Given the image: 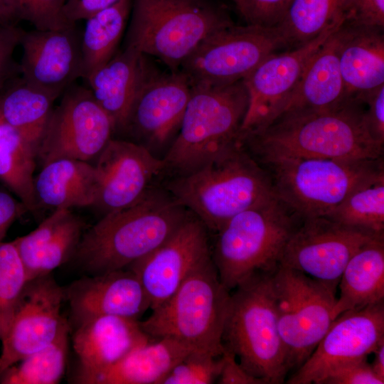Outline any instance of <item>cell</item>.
I'll use <instances>...</instances> for the list:
<instances>
[{"instance_id": "7a4b0ae2", "label": "cell", "mask_w": 384, "mask_h": 384, "mask_svg": "<svg viewBox=\"0 0 384 384\" xmlns=\"http://www.w3.org/2000/svg\"><path fill=\"white\" fill-rule=\"evenodd\" d=\"M189 213L166 190L150 188L83 232L73 257L89 275L127 269L164 243Z\"/></svg>"}, {"instance_id": "277c9868", "label": "cell", "mask_w": 384, "mask_h": 384, "mask_svg": "<svg viewBox=\"0 0 384 384\" xmlns=\"http://www.w3.org/2000/svg\"><path fill=\"white\" fill-rule=\"evenodd\" d=\"M299 220L273 194L225 223L211 248L224 286L230 291L255 274L274 272Z\"/></svg>"}, {"instance_id": "d590c367", "label": "cell", "mask_w": 384, "mask_h": 384, "mask_svg": "<svg viewBox=\"0 0 384 384\" xmlns=\"http://www.w3.org/2000/svg\"><path fill=\"white\" fill-rule=\"evenodd\" d=\"M13 241L0 242V340L4 336L28 282Z\"/></svg>"}, {"instance_id": "8d00e7d4", "label": "cell", "mask_w": 384, "mask_h": 384, "mask_svg": "<svg viewBox=\"0 0 384 384\" xmlns=\"http://www.w3.org/2000/svg\"><path fill=\"white\" fill-rule=\"evenodd\" d=\"M222 366V356L193 351L171 369L161 384H210L218 380Z\"/></svg>"}, {"instance_id": "ee69618b", "label": "cell", "mask_w": 384, "mask_h": 384, "mask_svg": "<svg viewBox=\"0 0 384 384\" xmlns=\"http://www.w3.org/2000/svg\"><path fill=\"white\" fill-rule=\"evenodd\" d=\"M223 366L218 378L220 384H263L249 374L238 363L235 355L225 349L222 354Z\"/></svg>"}, {"instance_id": "4dcf8cb0", "label": "cell", "mask_w": 384, "mask_h": 384, "mask_svg": "<svg viewBox=\"0 0 384 384\" xmlns=\"http://www.w3.org/2000/svg\"><path fill=\"white\" fill-rule=\"evenodd\" d=\"M0 91V114L34 145L40 140L57 99L22 78L6 84Z\"/></svg>"}, {"instance_id": "ab89813d", "label": "cell", "mask_w": 384, "mask_h": 384, "mask_svg": "<svg viewBox=\"0 0 384 384\" xmlns=\"http://www.w3.org/2000/svg\"><path fill=\"white\" fill-rule=\"evenodd\" d=\"M367 357L342 363L326 373L317 384H383Z\"/></svg>"}, {"instance_id": "f546056e", "label": "cell", "mask_w": 384, "mask_h": 384, "mask_svg": "<svg viewBox=\"0 0 384 384\" xmlns=\"http://www.w3.org/2000/svg\"><path fill=\"white\" fill-rule=\"evenodd\" d=\"M36 159L34 145L0 114V181L34 214L40 208L33 188Z\"/></svg>"}, {"instance_id": "6da1fadb", "label": "cell", "mask_w": 384, "mask_h": 384, "mask_svg": "<svg viewBox=\"0 0 384 384\" xmlns=\"http://www.w3.org/2000/svg\"><path fill=\"white\" fill-rule=\"evenodd\" d=\"M365 110L364 102L350 98L327 109L287 112L239 139L256 161L265 164L290 158H383V145L372 137Z\"/></svg>"}, {"instance_id": "4316f807", "label": "cell", "mask_w": 384, "mask_h": 384, "mask_svg": "<svg viewBox=\"0 0 384 384\" xmlns=\"http://www.w3.org/2000/svg\"><path fill=\"white\" fill-rule=\"evenodd\" d=\"M334 33L311 56L279 114L295 110L327 109L350 99L346 97L340 71Z\"/></svg>"}, {"instance_id": "bcb514c9", "label": "cell", "mask_w": 384, "mask_h": 384, "mask_svg": "<svg viewBox=\"0 0 384 384\" xmlns=\"http://www.w3.org/2000/svg\"><path fill=\"white\" fill-rule=\"evenodd\" d=\"M25 206L10 193L0 189V242L12 223L24 212Z\"/></svg>"}, {"instance_id": "74e56055", "label": "cell", "mask_w": 384, "mask_h": 384, "mask_svg": "<svg viewBox=\"0 0 384 384\" xmlns=\"http://www.w3.org/2000/svg\"><path fill=\"white\" fill-rule=\"evenodd\" d=\"M20 20L32 23L37 30H56L75 25L65 13L66 0H14Z\"/></svg>"}, {"instance_id": "8fae6325", "label": "cell", "mask_w": 384, "mask_h": 384, "mask_svg": "<svg viewBox=\"0 0 384 384\" xmlns=\"http://www.w3.org/2000/svg\"><path fill=\"white\" fill-rule=\"evenodd\" d=\"M286 48L277 27L233 24L206 38L178 71L191 87L242 81L263 60Z\"/></svg>"}, {"instance_id": "5b68a950", "label": "cell", "mask_w": 384, "mask_h": 384, "mask_svg": "<svg viewBox=\"0 0 384 384\" xmlns=\"http://www.w3.org/2000/svg\"><path fill=\"white\" fill-rule=\"evenodd\" d=\"M233 24L215 0H132L124 47L178 71L206 38Z\"/></svg>"}, {"instance_id": "603a6c76", "label": "cell", "mask_w": 384, "mask_h": 384, "mask_svg": "<svg viewBox=\"0 0 384 384\" xmlns=\"http://www.w3.org/2000/svg\"><path fill=\"white\" fill-rule=\"evenodd\" d=\"M83 229L82 220L70 209H56L35 230L13 240L28 280L50 274L73 257Z\"/></svg>"}, {"instance_id": "d4e9b609", "label": "cell", "mask_w": 384, "mask_h": 384, "mask_svg": "<svg viewBox=\"0 0 384 384\" xmlns=\"http://www.w3.org/2000/svg\"><path fill=\"white\" fill-rule=\"evenodd\" d=\"M148 56L124 47L85 80L95 100L110 119L114 132H122Z\"/></svg>"}, {"instance_id": "d6a6232c", "label": "cell", "mask_w": 384, "mask_h": 384, "mask_svg": "<svg viewBox=\"0 0 384 384\" xmlns=\"http://www.w3.org/2000/svg\"><path fill=\"white\" fill-rule=\"evenodd\" d=\"M348 0H293L276 26L286 48L302 46L329 28L342 25Z\"/></svg>"}, {"instance_id": "83f0119b", "label": "cell", "mask_w": 384, "mask_h": 384, "mask_svg": "<svg viewBox=\"0 0 384 384\" xmlns=\"http://www.w3.org/2000/svg\"><path fill=\"white\" fill-rule=\"evenodd\" d=\"M193 351L171 338H151L98 375L92 384H161L171 369Z\"/></svg>"}, {"instance_id": "ac0fdd59", "label": "cell", "mask_w": 384, "mask_h": 384, "mask_svg": "<svg viewBox=\"0 0 384 384\" xmlns=\"http://www.w3.org/2000/svg\"><path fill=\"white\" fill-rule=\"evenodd\" d=\"M384 339V302L340 314L289 384H317L334 367L368 357Z\"/></svg>"}, {"instance_id": "5bb4252c", "label": "cell", "mask_w": 384, "mask_h": 384, "mask_svg": "<svg viewBox=\"0 0 384 384\" xmlns=\"http://www.w3.org/2000/svg\"><path fill=\"white\" fill-rule=\"evenodd\" d=\"M301 220L285 245L280 265L302 272L335 292L351 257L373 238L384 235L324 216Z\"/></svg>"}, {"instance_id": "44dd1931", "label": "cell", "mask_w": 384, "mask_h": 384, "mask_svg": "<svg viewBox=\"0 0 384 384\" xmlns=\"http://www.w3.org/2000/svg\"><path fill=\"white\" fill-rule=\"evenodd\" d=\"M151 338L139 320L126 317L100 315L77 323L73 334L79 361L75 382L92 384L98 375Z\"/></svg>"}, {"instance_id": "e0dca14e", "label": "cell", "mask_w": 384, "mask_h": 384, "mask_svg": "<svg viewBox=\"0 0 384 384\" xmlns=\"http://www.w3.org/2000/svg\"><path fill=\"white\" fill-rule=\"evenodd\" d=\"M208 230L190 212L164 243L127 268L138 277L151 310L171 297L193 270L212 257Z\"/></svg>"}, {"instance_id": "b9f144b4", "label": "cell", "mask_w": 384, "mask_h": 384, "mask_svg": "<svg viewBox=\"0 0 384 384\" xmlns=\"http://www.w3.org/2000/svg\"><path fill=\"white\" fill-rule=\"evenodd\" d=\"M365 104L366 120L372 137L384 144V85L360 96Z\"/></svg>"}, {"instance_id": "f35d334b", "label": "cell", "mask_w": 384, "mask_h": 384, "mask_svg": "<svg viewBox=\"0 0 384 384\" xmlns=\"http://www.w3.org/2000/svg\"><path fill=\"white\" fill-rule=\"evenodd\" d=\"M293 0H235L236 7L246 24L276 27Z\"/></svg>"}, {"instance_id": "9a60e30c", "label": "cell", "mask_w": 384, "mask_h": 384, "mask_svg": "<svg viewBox=\"0 0 384 384\" xmlns=\"http://www.w3.org/2000/svg\"><path fill=\"white\" fill-rule=\"evenodd\" d=\"M340 26L302 46L270 55L242 80L248 105L238 137L265 127L279 114L311 56Z\"/></svg>"}, {"instance_id": "52a82bcc", "label": "cell", "mask_w": 384, "mask_h": 384, "mask_svg": "<svg viewBox=\"0 0 384 384\" xmlns=\"http://www.w3.org/2000/svg\"><path fill=\"white\" fill-rule=\"evenodd\" d=\"M271 274H255L234 289L222 340L225 349L249 374L263 384H280L289 370L278 330Z\"/></svg>"}, {"instance_id": "9c48e42d", "label": "cell", "mask_w": 384, "mask_h": 384, "mask_svg": "<svg viewBox=\"0 0 384 384\" xmlns=\"http://www.w3.org/2000/svg\"><path fill=\"white\" fill-rule=\"evenodd\" d=\"M275 196L301 219L326 216L359 183L383 168V158H290L270 161Z\"/></svg>"}, {"instance_id": "1f68e13d", "label": "cell", "mask_w": 384, "mask_h": 384, "mask_svg": "<svg viewBox=\"0 0 384 384\" xmlns=\"http://www.w3.org/2000/svg\"><path fill=\"white\" fill-rule=\"evenodd\" d=\"M132 4V0H119L85 20V27L81 33L82 78L85 79L118 51Z\"/></svg>"}, {"instance_id": "7bdbcfd3", "label": "cell", "mask_w": 384, "mask_h": 384, "mask_svg": "<svg viewBox=\"0 0 384 384\" xmlns=\"http://www.w3.org/2000/svg\"><path fill=\"white\" fill-rule=\"evenodd\" d=\"M24 31L16 25L0 27V91L14 68L13 54L20 45Z\"/></svg>"}, {"instance_id": "681fc988", "label": "cell", "mask_w": 384, "mask_h": 384, "mask_svg": "<svg viewBox=\"0 0 384 384\" xmlns=\"http://www.w3.org/2000/svg\"><path fill=\"white\" fill-rule=\"evenodd\" d=\"M233 1H235V0H233Z\"/></svg>"}, {"instance_id": "c3c4849f", "label": "cell", "mask_w": 384, "mask_h": 384, "mask_svg": "<svg viewBox=\"0 0 384 384\" xmlns=\"http://www.w3.org/2000/svg\"><path fill=\"white\" fill-rule=\"evenodd\" d=\"M374 359L371 364L374 373L384 380V339L380 341L373 351Z\"/></svg>"}, {"instance_id": "4fadbf2b", "label": "cell", "mask_w": 384, "mask_h": 384, "mask_svg": "<svg viewBox=\"0 0 384 384\" xmlns=\"http://www.w3.org/2000/svg\"><path fill=\"white\" fill-rule=\"evenodd\" d=\"M112 123L90 89L73 84L53 110L39 142L42 164L60 158L90 162L112 139Z\"/></svg>"}, {"instance_id": "7402d4cb", "label": "cell", "mask_w": 384, "mask_h": 384, "mask_svg": "<svg viewBox=\"0 0 384 384\" xmlns=\"http://www.w3.org/2000/svg\"><path fill=\"white\" fill-rule=\"evenodd\" d=\"M75 323L95 316L139 320L150 302L137 274L129 269L89 275L64 288Z\"/></svg>"}, {"instance_id": "7c38bea8", "label": "cell", "mask_w": 384, "mask_h": 384, "mask_svg": "<svg viewBox=\"0 0 384 384\" xmlns=\"http://www.w3.org/2000/svg\"><path fill=\"white\" fill-rule=\"evenodd\" d=\"M191 91L180 71L163 72L148 60L122 132L156 156V151H167L178 132Z\"/></svg>"}, {"instance_id": "2e32d148", "label": "cell", "mask_w": 384, "mask_h": 384, "mask_svg": "<svg viewBox=\"0 0 384 384\" xmlns=\"http://www.w3.org/2000/svg\"><path fill=\"white\" fill-rule=\"evenodd\" d=\"M64 288L50 274L29 280L1 339L0 375L50 344L67 321L60 314Z\"/></svg>"}, {"instance_id": "d6986e66", "label": "cell", "mask_w": 384, "mask_h": 384, "mask_svg": "<svg viewBox=\"0 0 384 384\" xmlns=\"http://www.w3.org/2000/svg\"><path fill=\"white\" fill-rule=\"evenodd\" d=\"M96 160L98 191L93 207L102 215L139 201L164 169L162 158L125 139L112 138Z\"/></svg>"}, {"instance_id": "f6af8a7d", "label": "cell", "mask_w": 384, "mask_h": 384, "mask_svg": "<svg viewBox=\"0 0 384 384\" xmlns=\"http://www.w3.org/2000/svg\"><path fill=\"white\" fill-rule=\"evenodd\" d=\"M119 0H66L64 13L73 23L86 20L97 12L106 9Z\"/></svg>"}, {"instance_id": "ba28073f", "label": "cell", "mask_w": 384, "mask_h": 384, "mask_svg": "<svg viewBox=\"0 0 384 384\" xmlns=\"http://www.w3.org/2000/svg\"><path fill=\"white\" fill-rule=\"evenodd\" d=\"M247 105L243 81L191 87L178 132L162 158L164 171L191 172L236 142Z\"/></svg>"}, {"instance_id": "3957f363", "label": "cell", "mask_w": 384, "mask_h": 384, "mask_svg": "<svg viewBox=\"0 0 384 384\" xmlns=\"http://www.w3.org/2000/svg\"><path fill=\"white\" fill-rule=\"evenodd\" d=\"M166 190L215 233L238 213L274 194L270 176L239 139L196 169L174 176Z\"/></svg>"}, {"instance_id": "484cf974", "label": "cell", "mask_w": 384, "mask_h": 384, "mask_svg": "<svg viewBox=\"0 0 384 384\" xmlns=\"http://www.w3.org/2000/svg\"><path fill=\"white\" fill-rule=\"evenodd\" d=\"M35 197L39 206L56 209L93 206L98 177L94 164L60 158L44 164L34 176Z\"/></svg>"}, {"instance_id": "60d3db41", "label": "cell", "mask_w": 384, "mask_h": 384, "mask_svg": "<svg viewBox=\"0 0 384 384\" xmlns=\"http://www.w3.org/2000/svg\"><path fill=\"white\" fill-rule=\"evenodd\" d=\"M346 23L384 29V0H348Z\"/></svg>"}, {"instance_id": "cb8c5ba5", "label": "cell", "mask_w": 384, "mask_h": 384, "mask_svg": "<svg viewBox=\"0 0 384 384\" xmlns=\"http://www.w3.org/2000/svg\"><path fill=\"white\" fill-rule=\"evenodd\" d=\"M334 34L347 98L384 85L383 30L343 23Z\"/></svg>"}, {"instance_id": "ffe728a7", "label": "cell", "mask_w": 384, "mask_h": 384, "mask_svg": "<svg viewBox=\"0 0 384 384\" xmlns=\"http://www.w3.org/2000/svg\"><path fill=\"white\" fill-rule=\"evenodd\" d=\"M18 70L32 86L58 98L82 76L81 34L75 25L56 30L24 31Z\"/></svg>"}, {"instance_id": "7dc6e473", "label": "cell", "mask_w": 384, "mask_h": 384, "mask_svg": "<svg viewBox=\"0 0 384 384\" xmlns=\"http://www.w3.org/2000/svg\"><path fill=\"white\" fill-rule=\"evenodd\" d=\"M14 0H0V27L16 25L19 21Z\"/></svg>"}, {"instance_id": "e575fe53", "label": "cell", "mask_w": 384, "mask_h": 384, "mask_svg": "<svg viewBox=\"0 0 384 384\" xmlns=\"http://www.w3.org/2000/svg\"><path fill=\"white\" fill-rule=\"evenodd\" d=\"M69 329L66 321L50 344L5 370L0 375V383L56 384L59 383L65 370Z\"/></svg>"}, {"instance_id": "836d02e7", "label": "cell", "mask_w": 384, "mask_h": 384, "mask_svg": "<svg viewBox=\"0 0 384 384\" xmlns=\"http://www.w3.org/2000/svg\"><path fill=\"white\" fill-rule=\"evenodd\" d=\"M324 217L348 226L384 234V168L359 183Z\"/></svg>"}, {"instance_id": "30bf717a", "label": "cell", "mask_w": 384, "mask_h": 384, "mask_svg": "<svg viewBox=\"0 0 384 384\" xmlns=\"http://www.w3.org/2000/svg\"><path fill=\"white\" fill-rule=\"evenodd\" d=\"M270 279L287 368L289 372L295 371L336 319V292L302 272L282 265L271 274Z\"/></svg>"}, {"instance_id": "8992f818", "label": "cell", "mask_w": 384, "mask_h": 384, "mask_svg": "<svg viewBox=\"0 0 384 384\" xmlns=\"http://www.w3.org/2000/svg\"><path fill=\"white\" fill-rule=\"evenodd\" d=\"M230 300L213 258L201 264L173 295L139 321L152 338H171L191 348L220 356Z\"/></svg>"}, {"instance_id": "f1b7e54d", "label": "cell", "mask_w": 384, "mask_h": 384, "mask_svg": "<svg viewBox=\"0 0 384 384\" xmlns=\"http://www.w3.org/2000/svg\"><path fill=\"white\" fill-rule=\"evenodd\" d=\"M334 316L352 309L384 302V235L360 247L341 274Z\"/></svg>"}]
</instances>
